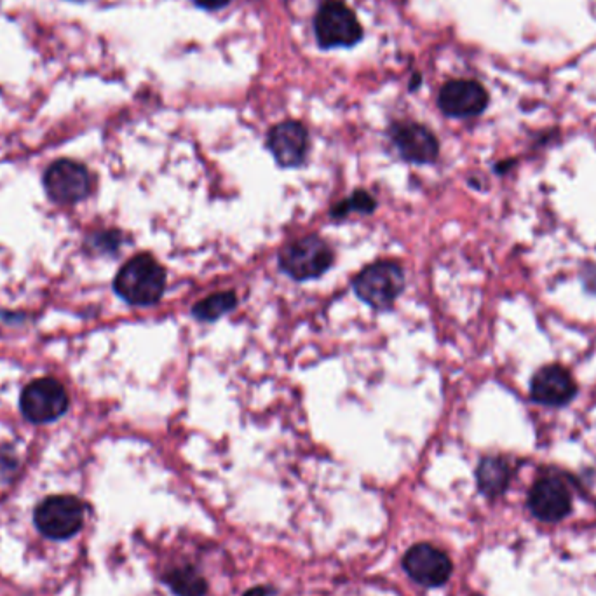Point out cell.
<instances>
[{"label":"cell","mask_w":596,"mask_h":596,"mask_svg":"<svg viewBox=\"0 0 596 596\" xmlns=\"http://www.w3.org/2000/svg\"><path fill=\"white\" fill-rule=\"evenodd\" d=\"M114 288L128 304L140 307L154 305L163 298L166 290V271L156 258L142 253L122 265Z\"/></svg>","instance_id":"cell-1"},{"label":"cell","mask_w":596,"mask_h":596,"mask_svg":"<svg viewBox=\"0 0 596 596\" xmlns=\"http://www.w3.org/2000/svg\"><path fill=\"white\" fill-rule=\"evenodd\" d=\"M164 583L177 596H204L208 593V583L194 567H177L164 576Z\"/></svg>","instance_id":"cell-15"},{"label":"cell","mask_w":596,"mask_h":596,"mask_svg":"<svg viewBox=\"0 0 596 596\" xmlns=\"http://www.w3.org/2000/svg\"><path fill=\"white\" fill-rule=\"evenodd\" d=\"M576 393V380L560 365L544 366L530 382L532 400L546 407H565L574 400Z\"/></svg>","instance_id":"cell-13"},{"label":"cell","mask_w":596,"mask_h":596,"mask_svg":"<svg viewBox=\"0 0 596 596\" xmlns=\"http://www.w3.org/2000/svg\"><path fill=\"white\" fill-rule=\"evenodd\" d=\"M194 2L197 6L208 9V11H217V9L227 6L231 0H194Z\"/></svg>","instance_id":"cell-18"},{"label":"cell","mask_w":596,"mask_h":596,"mask_svg":"<svg viewBox=\"0 0 596 596\" xmlns=\"http://www.w3.org/2000/svg\"><path fill=\"white\" fill-rule=\"evenodd\" d=\"M529 508L542 522H560L572 509V495L558 476H542L530 490Z\"/></svg>","instance_id":"cell-11"},{"label":"cell","mask_w":596,"mask_h":596,"mask_svg":"<svg viewBox=\"0 0 596 596\" xmlns=\"http://www.w3.org/2000/svg\"><path fill=\"white\" fill-rule=\"evenodd\" d=\"M20 405L30 422L44 424L67 412L68 394L58 380H34L21 394Z\"/></svg>","instance_id":"cell-6"},{"label":"cell","mask_w":596,"mask_h":596,"mask_svg":"<svg viewBox=\"0 0 596 596\" xmlns=\"http://www.w3.org/2000/svg\"><path fill=\"white\" fill-rule=\"evenodd\" d=\"M314 34L321 48H351L361 41L363 28L342 0H326L314 18Z\"/></svg>","instance_id":"cell-5"},{"label":"cell","mask_w":596,"mask_h":596,"mask_svg":"<svg viewBox=\"0 0 596 596\" xmlns=\"http://www.w3.org/2000/svg\"><path fill=\"white\" fill-rule=\"evenodd\" d=\"M403 569L415 583L426 588H438L452 576V562L441 549L431 544H415L403 556Z\"/></svg>","instance_id":"cell-8"},{"label":"cell","mask_w":596,"mask_h":596,"mask_svg":"<svg viewBox=\"0 0 596 596\" xmlns=\"http://www.w3.org/2000/svg\"><path fill=\"white\" fill-rule=\"evenodd\" d=\"M44 187L56 203L74 204L88 196L91 178L86 166L70 159H61L49 166L44 177Z\"/></svg>","instance_id":"cell-9"},{"label":"cell","mask_w":596,"mask_h":596,"mask_svg":"<svg viewBox=\"0 0 596 596\" xmlns=\"http://www.w3.org/2000/svg\"><path fill=\"white\" fill-rule=\"evenodd\" d=\"M354 293L375 311H387L405 290V271L394 260H379L365 267L353 281Z\"/></svg>","instance_id":"cell-2"},{"label":"cell","mask_w":596,"mask_h":596,"mask_svg":"<svg viewBox=\"0 0 596 596\" xmlns=\"http://www.w3.org/2000/svg\"><path fill=\"white\" fill-rule=\"evenodd\" d=\"M511 466L502 457H485L481 459L480 466L476 469V480L481 494L487 495L490 499L504 494L511 481Z\"/></svg>","instance_id":"cell-14"},{"label":"cell","mask_w":596,"mask_h":596,"mask_svg":"<svg viewBox=\"0 0 596 596\" xmlns=\"http://www.w3.org/2000/svg\"><path fill=\"white\" fill-rule=\"evenodd\" d=\"M389 138L405 161L431 164L440 156V143L431 129L419 122H394Z\"/></svg>","instance_id":"cell-7"},{"label":"cell","mask_w":596,"mask_h":596,"mask_svg":"<svg viewBox=\"0 0 596 596\" xmlns=\"http://www.w3.org/2000/svg\"><path fill=\"white\" fill-rule=\"evenodd\" d=\"M333 262L332 246L319 236H305L279 251V267L295 281L321 278Z\"/></svg>","instance_id":"cell-3"},{"label":"cell","mask_w":596,"mask_h":596,"mask_svg":"<svg viewBox=\"0 0 596 596\" xmlns=\"http://www.w3.org/2000/svg\"><path fill=\"white\" fill-rule=\"evenodd\" d=\"M238 307L236 292H220L204 298L192 307V316L203 323H213Z\"/></svg>","instance_id":"cell-16"},{"label":"cell","mask_w":596,"mask_h":596,"mask_svg":"<svg viewBox=\"0 0 596 596\" xmlns=\"http://www.w3.org/2000/svg\"><path fill=\"white\" fill-rule=\"evenodd\" d=\"M309 131L302 122H279L267 135V147L283 168H298L309 154Z\"/></svg>","instance_id":"cell-10"},{"label":"cell","mask_w":596,"mask_h":596,"mask_svg":"<svg viewBox=\"0 0 596 596\" xmlns=\"http://www.w3.org/2000/svg\"><path fill=\"white\" fill-rule=\"evenodd\" d=\"M34 522L42 536L65 541L81 532L84 504L74 495H51L35 508Z\"/></svg>","instance_id":"cell-4"},{"label":"cell","mask_w":596,"mask_h":596,"mask_svg":"<svg viewBox=\"0 0 596 596\" xmlns=\"http://www.w3.org/2000/svg\"><path fill=\"white\" fill-rule=\"evenodd\" d=\"M375 210H377V201L373 199L372 194H368L366 190H356L351 196L333 206L330 217L340 220V218H346L351 211L370 215Z\"/></svg>","instance_id":"cell-17"},{"label":"cell","mask_w":596,"mask_h":596,"mask_svg":"<svg viewBox=\"0 0 596 596\" xmlns=\"http://www.w3.org/2000/svg\"><path fill=\"white\" fill-rule=\"evenodd\" d=\"M271 593V588H265V586H258V588H253V590L246 591V593H244V596H269L271 595Z\"/></svg>","instance_id":"cell-19"},{"label":"cell","mask_w":596,"mask_h":596,"mask_svg":"<svg viewBox=\"0 0 596 596\" xmlns=\"http://www.w3.org/2000/svg\"><path fill=\"white\" fill-rule=\"evenodd\" d=\"M438 105L448 117H475L487 109L488 95L480 82L455 79L441 88Z\"/></svg>","instance_id":"cell-12"}]
</instances>
